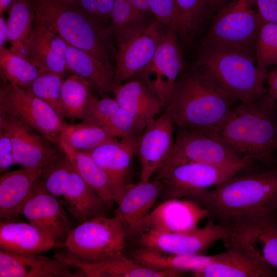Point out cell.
Segmentation results:
<instances>
[{
	"label": "cell",
	"mask_w": 277,
	"mask_h": 277,
	"mask_svg": "<svg viewBox=\"0 0 277 277\" xmlns=\"http://www.w3.org/2000/svg\"><path fill=\"white\" fill-rule=\"evenodd\" d=\"M162 191V184L156 179L128 184L113 216L121 224L126 236L139 234L143 222Z\"/></svg>",
	"instance_id": "ffe728a7"
},
{
	"label": "cell",
	"mask_w": 277,
	"mask_h": 277,
	"mask_svg": "<svg viewBox=\"0 0 277 277\" xmlns=\"http://www.w3.org/2000/svg\"><path fill=\"white\" fill-rule=\"evenodd\" d=\"M263 23L255 0H230L216 13L202 46L228 47L255 55L256 39Z\"/></svg>",
	"instance_id": "ba28073f"
},
{
	"label": "cell",
	"mask_w": 277,
	"mask_h": 277,
	"mask_svg": "<svg viewBox=\"0 0 277 277\" xmlns=\"http://www.w3.org/2000/svg\"><path fill=\"white\" fill-rule=\"evenodd\" d=\"M238 173L212 189L186 199L206 209L207 217L217 223L241 215L277 209V167Z\"/></svg>",
	"instance_id": "3957f363"
},
{
	"label": "cell",
	"mask_w": 277,
	"mask_h": 277,
	"mask_svg": "<svg viewBox=\"0 0 277 277\" xmlns=\"http://www.w3.org/2000/svg\"><path fill=\"white\" fill-rule=\"evenodd\" d=\"M155 19L127 27L117 34L112 89L137 74L151 61L166 31Z\"/></svg>",
	"instance_id": "30bf717a"
},
{
	"label": "cell",
	"mask_w": 277,
	"mask_h": 277,
	"mask_svg": "<svg viewBox=\"0 0 277 277\" xmlns=\"http://www.w3.org/2000/svg\"><path fill=\"white\" fill-rule=\"evenodd\" d=\"M67 44L51 29L35 18L26 48V57L42 72L64 76L68 70Z\"/></svg>",
	"instance_id": "44dd1931"
},
{
	"label": "cell",
	"mask_w": 277,
	"mask_h": 277,
	"mask_svg": "<svg viewBox=\"0 0 277 277\" xmlns=\"http://www.w3.org/2000/svg\"><path fill=\"white\" fill-rule=\"evenodd\" d=\"M144 15L139 13L128 0H115L111 14V24L108 29L112 34L134 24L143 22Z\"/></svg>",
	"instance_id": "f35d334b"
},
{
	"label": "cell",
	"mask_w": 277,
	"mask_h": 277,
	"mask_svg": "<svg viewBox=\"0 0 277 277\" xmlns=\"http://www.w3.org/2000/svg\"><path fill=\"white\" fill-rule=\"evenodd\" d=\"M276 102L268 92L252 102H241L211 137L245 159L272 167L276 159Z\"/></svg>",
	"instance_id": "7a4b0ae2"
},
{
	"label": "cell",
	"mask_w": 277,
	"mask_h": 277,
	"mask_svg": "<svg viewBox=\"0 0 277 277\" xmlns=\"http://www.w3.org/2000/svg\"><path fill=\"white\" fill-rule=\"evenodd\" d=\"M131 5L139 13L145 15L150 12L148 0H128Z\"/></svg>",
	"instance_id": "7dc6e473"
},
{
	"label": "cell",
	"mask_w": 277,
	"mask_h": 277,
	"mask_svg": "<svg viewBox=\"0 0 277 277\" xmlns=\"http://www.w3.org/2000/svg\"><path fill=\"white\" fill-rule=\"evenodd\" d=\"M21 254L0 249V277H81V270L54 257Z\"/></svg>",
	"instance_id": "7402d4cb"
},
{
	"label": "cell",
	"mask_w": 277,
	"mask_h": 277,
	"mask_svg": "<svg viewBox=\"0 0 277 277\" xmlns=\"http://www.w3.org/2000/svg\"><path fill=\"white\" fill-rule=\"evenodd\" d=\"M175 124L169 110L152 121L137 136V154L141 163L140 181H150L164 166L172 151Z\"/></svg>",
	"instance_id": "e0dca14e"
},
{
	"label": "cell",
	"mask_w": 277,
	"mask_h": 277,
	"mask_svg": "<svg viewBox=\"0 0 277 277\" xmlns=\"http://www.w3.org/2000/svg\"><path fill=\"white\" fill-rule=\"evenodd\" d=\"M21 214L50 236L55 246L64 247L72 229L68 214L62 203L46 189L40 177Z\"/></svg>",
	"instance_id": "2e32d148"
},
{
	"label": "cell",
	"mask_w": 277,
	"mask_h": 277,
	"mask_svg": "<svg viewBox=\"0 0 277 277\" xmlns=\"http://www.w3.org/2000/svg\"><path fill=\"white\" fill-rule=\"evenodd\" d=\"M1 73L9 83L24 89L40 74L38 69L28 58L5 46L0 47Z\"/></svg>",
	"instance_id": "e575fe53"
},
{
	"label": "cell",
	"mask_w": 277,
	"mask_h": 277,
	"mask_svg": "<svg viewBox=\"0 0 277 277\" xmlns=\"http://www.w3.org/2000/svg\"><path fill=\"white\" fill-rule=\"evenodd\" d=\"M255 55L256 65L261 69L277 66V23H262L256 39Z\"/></svg>",
	"instance_id": "8d00e7d4"
},
{
	"label": "cell",
	"mask_w": 277,
	"mask_h": 277,
	"mask_svg": "<svg viewBox=\"0 0 277 277\" xmlns=\"http://www.w3.org/2000/svg\"><path fill=\"white\" fill-rule=\"evenodd\" d=\"M119 107L114 98L104 97L99 99L96 97L82 122L104 127Z\"/></svg>",
	"instance_id": "ab89813d"
},
{
	"label": "cell",
	"mask_w": 277,
	"mask_h": 277,
	"mask_svg": "<svg viewBox=\"0 0 277 277\" xmlns=\"http://www.w3.org/2000/svg\"><path fill=\"white\" fill-rule=\"evenodd\" d=\"M137 136L109 140L86 151L106 175L115 203L118 204L128 186L127 176L132 159L136 154Z\"/></svg>",
	"instance_id": "d6986e66"
},
{
	"label": "cell",
	"mask_w": 277,
	"mask_h": 277,
	"mask_svg": "<svg viewBox=\"0 0 277 277\" xmlns=\"http://www.w3.org/2000/svg\"><path fill=\"white\" fill-rule=\"evenodd\" d=\"M226 250L215 255V260L196 277H277V271L253 258L236 246H225Z\"/></svg>",
	"instance_id": "484cf974"
},
{
	"label": "cell",
	"mask_w": 277,
	"mask_h": 277,
	"mask_svg": "<svg viewBox=\"0 0 277 277\" xmlns=\"http://www.w3.org/2000/svg\"><path fill=\"white\" fill-rule=\"evenodd\" d=\"M93 88L90 83L76 74L67 76L62 85L59 115L63 118L83 121L96 98Z\"/></svg>",
	"instance_id": "4dcf8cb0"
},
{
	"label": "cell",
	"mask_w": 277,
	"mask_h": 277,
	"mask_svg": "<svg viewBox=\"0 0 277 277\" xmlns=\"http://www.w3.org/2000/svg\"><path fill=\"white\" fill-rule=\"evenodd\" d=\"M68 70L90 83L101 94L111 91L115 66L86 51L67 44Z\"/></svg>",
	"instance_id": "f1b7e54d"
},
{
	"label": "cell",
	"mask_w": 277,
	"mask_h": 277,
	"mask_svg": "<svg viewBox=\"0 0 277 277\" xmlns=\"http://www.w3.org/2000/svg\"><path fill=\"white\" fill-rule=\"evenodd\" d=\"M54 246L53 240L30 223L1 221L0 249L21 254H34Z\"/></svg>",
	"instance_id": "83f0119b"
},
{
	"label": "cell",
	"mask_w": 277,
	"mask_h": 277,
	"mask_svg": "<svg viewBox=\"0 0 277 277\" xmlns=\"http://www.w3.org/2000/svg\"><path fill=\"white\" fill-rule=\"evenodd\" d=\"M126 236L114 217L97 216L72 229L64 247L77 259L94 263L123 254Z\"/></svg>",
	"instance_id": "9c48e42d"
},
{
	"label": "cell",
	"mask_w": 277,
	"mask_h": 277,
	"mask_svg": "<svg viewBox=\"0 0 277 277\" xmlns=\"http://www.w3.org/2000/svg\"><path fill=\"white\" fill-rule=\"evenodd\" d=\"M110 130L116 137L121 138L136 135L133 121L129 114L119 107L104 126ZM137 136V135H136Z\"/></svg>",
	"instance_id": "60d3db41"
},
{
	"label": "cell",
	"mask_w": 277,
	"mask_h": 277,
	"mask_svg": "<svg viewBox=\"0 0 277 277\" xmlns=\"http://www.w3.org/2000/svg\"><path fill=\"white\" fill-rule=\"evenodd\" d=\"M255 56L246 51L220 46H202L196 65L208 73L239 102L255 101L268 92L267 70L255 64Z\"/></svg>",
	"instance_id": "5b68a950"
},
{
	"label": "cell",
	"mask_w": 277,
	"mask_h": 277,
	"mask_svg": "<svg viewBox=\"0 0 277 277\" xmlns=\"http://www.w3.org/2000/svg\"><path fill=\"white\" fill-rule=\"evenodd\" d=\"M140 234L143 247L167 254L197 255L205 254L215 242L225 239L227 230L209 220L201 228L175 232L146 230Z\"/></svg>",
	"instance_id": "9a60e30c"
},
{
	"label": "cell",
	"mask_w": 277,
	"mask_h": 277,
	"mask_svg": "<svg viewBox=\"0 0 277 277\" xmlns=\"http://www.w3.org/2000/svg\"><path fill=\"white\" fill-rule=\"evenodd\" d=\"M236 169L206 163L189 162L164 166L156 172L155 179L163 185V201L180 199L229 179Z\"/></svg>",
	"instance_id": "4fadbf2b"
},
{
	"label": "cell",
	"mask_w": 277,
	"mask_h": 277,
	"mask_svg": "<svg viewBox=\"0 0 277 277\" xmlns=\"http://www.w3.org/2000/svg\"><path fill=\"white\" fill-rule=\"evenodd\" d=\"M64 1H69V0H64Z\"/></svg>",
	"instance_id": "816d5d0a"
},
{
	"label": "cell",
	"mask_w": 277,
	"mask_h": 277,
	"mask_svg": "<svg viewBox=\"0 0 277 277\" xmlns=\"http://www.w3.org/2000/svg\"><path fill=\"white\" fill-rule=\"evenodd\" d=\"M255 3L263 22L277 23V0H255Z\"/></svg>",
	"instance_id": "7bdbcfd3"
},
{
	"label": "cell",
	"mask_w": 277,
	"mask_h": 277,
	"mask_svg": "<svg viewBox=\"0 0 277 277\" xmlns=\"http://www.w3.org/2000/svg\"><path fill=\"white\" fill-rule=\"evenodd\" d=\"M7 21L10 49L26 57V48L35 20L31 0H14Z\"/></svg>",
	"instance_id": "d6a6232c"
},
{
	"label": "cell",
	"mask_w": 277,
	"mask_h": 277,
	"mask_svg": "<svg viewBox=\"0 0 277 277\" xmlns=\"http://www.w3.org/2000/svg\"><path fill=\"white\" fill-rule=\"evenodd\" d=\"M0 114L21 120L48 141L57 144L68 125L49 104L10 83L0 88Z\"/></svg>",
	"instance_id": "8fae6325"
},
{
	"label": "cell",
	"mask_w": 277,
	"mask_h": 277,
	"mask_svg": "<svg viewBox=\"0 0 277 277\" xmlns=\"http://www.w3.org/2000/svg\"><path fill=\"white\" fill-rule=\"evenodd\" d=\"M189 162L206 163L239 171L253 163L215 138L198 131L177 127L173 148L165 166Z\"/></svg>",
	"instance_id": "7c38bea8"
},
{
	"label": "cell",
	"mask_w": 277,
	"mask_h": 277,
	"mask_svg": "<svg viewBox=\"0 0 277 277\" xmlns=\"http://www.w3.org/2000/svg\"><path fill=\"white\" fill-rule=\"evenodd\" d=\"M179 35L167 29L149 63L137 74L139 80L164 104H169L177 80L186 69Z\"/></svg>",
	"instance_id": "5bb4252c"
},
{
	"label": "cell",
	"mask_w": 277,
	"mask_h": 277,
	"mask_svg": "<svg viewBox=\"0 0 277 277\" xmlns=\"http://www.w3.org/2000/svg\"><path fill=\"white\" fill-rule=\"evenodd\" d=\"M238 102L195 64L181 73L166 107L175 126L212 137Z\"/></svg>",
	"instance_id": "6da1fadb"
},
{
	"label": "cell",
	"mask_w": 277,
	"mask_h": 277,
	"mask_svg": "<svg viewBox=\"0 0 277 277\" xmlns=\"http://www.w3.org/2000/svg\"><path fill=\"white\" fill-rule=\"evenodd\" d=\"M207 216V211L185 199L164 201L150 211L141 225L139 234L146 230L175 232L196 228Z\"/></svg>",
	"instance_id": "603a6c76"
},
{
	"label": "cell",
	"mask_w": 277,
	"mask_h": 277,
	"mask_svg": "<svg viewBox=\"0 0 277 277\" xmlns=\"http://www.w3.org/2000/svg\"><path fill=\"white\" fill-rule=\"evenodd\" d=\"M42 173L22 168L1 175V221H15L18 219Z\"/></svg>",
	"instance_id": "4316f807"
},
{
	"label": "cell",
	"mask_w": 277,
	"mask_h": 277,
	"mask_svg": "<svg viewBox=\"0 0 277 277\" xmlns=\"http://www.w3.org/2000/svg\"><path fill=\"white\" fill-rule=\"evenodd\" d=\"M35 18L41 21L68 45L86 51L112 65L117 49L108 28L77 5L64 0H31Z\"/></svg>",
	"instance_id": "277c9868"
},
{
	"label": "cell",
	"mask_w": 277,
	"mask_h": 277,
	"mask_svg": "<svg viewBox=\"0 0 277 277\" xmlns=\"http://www.w3.org/2000/svg\"><path fill=\"white\" fill-rule=\"evenodd\" d=\"M54 257L78 269L88 277H168L179 276V273L146 267L123 254L94 263L82 261L66 249L57 251Z\"/></svg>",
	"instance_id": "cb8c5ba5"
},
{
	"label": "cell",
	"mask_w": 277,
	"mask_h": 277,
	"mask_svg": "<svg viewBox=\"0 0 277 277\" xmlns=\"http://www.w3.org/2000/svg\"><path fill=\"white\" fill-rule=\"evenodd\" d=\"M8 39L7 21L2 15L0 17V47L4 46Z\"/></svg>",
	"instance_id": "c3c4849f"
},
{
	"label": "cell",
	"mask_w": 277,
	"mask_h": 277,
	"mask_svg": "<svg viewBox=\"0 0 277 277\" xmlns=\"http://www.w3.org/2000/svg\"><path fill=\"white\" fill-rule=\"evenodd\" d=\"M114 99L126 110L134 122L136 135L160 113L165 106L140 80L123 83L112 89Z\"/></svg>",
	"instance_id": "d4e9b609"
},
{
	"label": "cell",
	"mask_w": 277,
	"mask_h": 277,
	"mask_svg": "<svg viewBox=\"0 0 277 277\" xmlns=\"http://www.w3.org/2000/svg\"><path fill=\"white\" fill-rule=\"evenodd\" d=\"M13 164L15 163L11 140L5 130L0 127V172H4Z\"/></svg>",
	"instance_id": "b9f144b4"
},
{
	"label": "cell",
	"mask_w": 277,
	"mask_h": 277,
	"mask_svg": "<svg viewBox=\"0 0 277 277\" xmlns=\"http://www.w3.org/2000/svg\"><path fill=\"white\" fill-rule=\"evenodd\" d=\"M179 11L177 33L187 40L212 13L206 0H175Z\"/></svg>",
	"instance_id": "d590c367"
},
{
	"label": "cell",
	"mask_w": 277,
	"mask_h": 277,
	"mask_svg": "<svg viewBox=\"0 0 277 277\" xmlns=\"http://www.w3.org/2000/svg\"><path fill=\"white\" fill-rule=\"evenodd\" d=\"M133 260L150 268L161 271H171L182 274L200 272L215 260V255H177L160 252L141 247L134 251Z\"/></svg>",
	"instance_id": "f546056e"
},
{
	"label": "cell",
	"mask_w": 277,
	"mask_h": 277,
	"mask_svg": "<svg viewBox=\"0 0 277 277\" xmlns=\"http://www.w3.org/2000/svg\"><path fill=\"white\" fill-rule=\"evenodd\" d=\"M276 210L257 211L219 223L227 230L224 246H238L277 271Z\"/></svg>",
	"instance_id": "52a82bcc"
},
{
	"label": "cell",
	"mask_w": 277,
	"mask_h": 277,
	"mask_svg": "<svg viewBox=\"0 0 277 277\" xmlns=\"http://www.w3.org/2000/svg\"><path fill=\"white\" fill-rule=\"evenodd\" d=\"M267 81L269 94L277 100V66L276 68L268 73Z\"/></svg>",
	"instance_id": "bcb514c9"
},
{
	"label": "cell",
	"mask_w": 277,
	"mask_h": 277,
	"mask_svg": "<svg viewBox=\"0 0 277 277\" xmlns=\"http://www.w3.org/2000/svg\"><path fill=\"white\" fill-rule=\"evenodd\" d=\"M114 137V134L106 127L82 122L68 125L58 142H64L72 149L86 151Z\"/></svg>",
	"instance_id": "836d02e7"
},
{
	"label": "cell",
	"mask_w": 277,
	"mask_h": 277,
	"mask_svg": "<svg viewBox=\"0 0 277 277\" xmlns=\"http://www.w3.org/2000/svg\"><path fill=\"white\" fill-rule=\"evenodd\" d=\"M0 127L7 132L11 140L15 164L22 168L42 172L43 169L59 155L42 135L21 120L0 114Z\"/></svg>",
	"instance_id": "ac0fdd59"
},
{
	"label": "cell",
	"mask_w": 277,
	"mask_h": 277,
	"mask_svg": "<svg viewBox=\"0 0 277 277\" xmlns=\"http://www.w3.org/2000/svg\"><path fill=\"white\" fill-rule=\"evenodd\" d=\"M77 5L90 16L98 17L99 0H76Z\"/></svg>",
	"instance_id": "ee69618b"
},
{
	"label": "cell",
	"mask_w": 277,
	"mask_h": 277,
	"mask_svg": "<svg viewBox=\"0 0 277 277\" xmlns=\"http://www.w3.org/2000/svg\"><path fill=\"white\" fill-rule=\"evenodd\" d=\"M274 148L276 151V154H277V138L275 140L274 144Z\"/></svg>",
	"instance_id": "f907efd6"
},
{
	"label": "cell",
	"mask_w": 277,
	"mask_h": 277,
	"mask_svg": "<svg viewBox=\"0 0 277 277\" xmlns=\"http://www.w3.org/2000/svg\"><path fill=\"white\" fill-rule=\"evenodd\" d=\"M58 144L85 183L113 209L115 202L109 183L101 167L87 152L72 149L61 141Z\"/></svg>",
	"instance_id": "1f68e13d"
},
{
	"label": "cell",
	"mask_w": 277,
	"mask_h": 277,
	"mask_svg": "<svg viewBox=\"0 0 277 277\" xmlns=\"http://www.w3.org/2000/svg\"><path fill=\"white\" fill-rule=\"evenodd\" d=\"M115 0H99L98 17L107 19L110 17Z\"/></svg>",
	"instance_id": "f6af8a7d"
},
{
	"label": "cell",
	"mask_w": 277,
	"mask_h": 277,
	"mask_svg": "<svg viewBox=\"0 0 277 277\" xmlns=\"http://www.w3.org/2000/svg\"><path fill=\"white\" fill-rule=\"evenodd\" d=\"M64 76L53 72H42L26 90L51 106L59 114Z\"/></svg>",
	"instance_id": "74e56055"
},
{
	"label": "cell",
	"mask_w": 277,
	"mask_h": 277,
	"mask_svg": "<svg viewBox=\"0 0 277 277\" xmlns=\"http://www.w3.org/2000/svg\"><path fill=\"white\" fill-rule=\"evenodd\" d=\"M230 0H206L207 3L211 12L217 13L220 11Z\"/></svg>",
	"instance_id": "681fc988"
},
{
	"label": "cell",
	"mask_w": 277,
	"mask_h": 277,
	"mask_svg": "<svg viewBox=\"0 0 277 277\" xmlns=\"http://www.w3.org/2000/svg\"><path fill=\"white\" fill-rule=\"evenodd\" d=\"M40 178L46 189L64 201L67 210L79 222L107 216L110 209L85 183L63 151L43 169Z\"/></svg>",
	"instance_id": "8992f818"
}]
</instances>
